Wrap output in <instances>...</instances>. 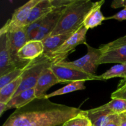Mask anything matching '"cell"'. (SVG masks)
<instances>
[{
    "label": "cell",
    "mask_w": 126,
    "mask_h": 126,
    "mask_svg": "<svg viewBox=\"0 0 126 126\" xmlns=\"http://www.w3.org/2000/svg\"><path fill=\"white\" fill-rule=\"evenodd\" d=\"M73 33L68 34L49 35L42 40L44 46V54L49 55L57 50L71 35Z\"/></svg>",
    "instance_id": "obj_17"
},
{
    "label": "cell",
    "mask_w": 126,
    "mask_h": 126,
    "mask_svg": "<svg viewBox=\"0 0 126 126\" xmlns=\"http://www.w3.org/2000/svg\"><path fill=\"white\" fill-rule=\"evenodd\" d=\"M120 116L119 114H113L111 118L105 126H119Z\"/></svg>",
    "instance_id": "obj_28"
},
{
    "label": "cell",
    "mask_w": 126,
    "mask_h": 126,
    "mask_svg": "<svg viewBox=\"0 0 126 126\" xmlns=\"http://www.w3.org/2000/svg\"><path fill=\"white\" fill-rule=\"evenodd\" d=\"M62 83L50 68H47L43 71L38 79L36 85L34 87L36 97L39 98L45 96L46 92L54 85Z\"/></svg>",
    "instance_id": "obj_10"
},
{
    "label": "cell",
    "mask_w": 126,
    "mask_h": 126,
    "mask_svg": "<svg viewBox=\"0 0 126 126\" xmlns=\"http://www.w3.org/2000/svg\"><path fill=\"white\" fill-rule=\"evenodd\" d=\"M50 69L55 73L57 77L62 82H73L78 81H101L100 76L95 75L87 74L82 71L71 68L65 67L58 65L57 64H53L50 66Z\"/></svg>",
    "instance_id": "obj_8"
},
{
    "label": "cell",
    "mask_w": 126,
    "mask_h": 126,
    "mask_svg": "<svg viewBox=\"0 0 126 126\" xmlns=\"http://www.w3.org/2000/svg\"><path fill=\"white\" fill-rule=\"evenodd\" d=\"M100 77L102 80H108L117 77L126 79V63L114 65L100 75Z\"/></svg>",
    "instance_id": "obj_21"
},
{
    "label": "cell",
    "mask_w": 126,
    "mask_h": 126,
    "mask_svg": "<svg viewBox=\"0 0 126 126\" xmlns=\"http://www.w3.org/2000/svg\"><path fill=\"white\" fill-rule=\"evenodd\" d=\"M44 54L42 41L30 40L27 42L17 53V56L23 62L35 60Z\"/></svg>",
    "instance_id": "obj_11"
},
{
    "label": "cell",
    "mask_w": 126,
    "mask_h": 126,
    "mask_svg": "<svg viewBox=\"0 0 126 126\" xmlns=\"http://www.w3.org/2000/svg\"><path fill=\"white\" fill-rule=\"evenodd\" d=\"M85 81H73V82H69L68 84L64 86L63 87L52 93L46 94L45 95L46 98H50V97H54L57 95H61L71 93V92H75L76 91H81L86 89V86H84Z\"/></svg>",
    "instance_id": "obj_20"
},
{
    "label": "cell",
    "mask_w": 126,
    "mask_h": 126,
    "mask_svg": "<svg viewBox=\"0 0 126 126\" xmlns=\"http://www.w3.org/2000/svg\"><path fill=\"white\" fill-rule=\"evenodd\" d=\"M55 6L54 0H40L32 10L25 27L32 24L51 12Z\"/></svg>",
    "instance_id": "obj_14"
},
{
    "label": "cell",
    "mask_w": 126,
    "mask_h": 126,
    "mask_svg": "<svg viewBox=\"0 0 126 126\" xmlns=\"http://www.w3.org/2000/svg\"><path fill=\"white\" fill-rule=\"evenodd\" d=\"M40 0H30L21 7H18L14 12L12 18L7 22L11 26L25 27L30 12L33 7Z\"/></svg>",
    "instance_id": "obj_12"
},
{
    "label": "cell",
    "mask_w": 126,
    "mask_h": 126,
    "mask_svg": "<svg viewBox=\"0 0 126 126\" xmlns=\"http://www.w3.org/2000/svg\"><path fill=\"white\" fill-rule=\"evenodd\" d=\"M92 126H93V125H92Z\"/></svg>",
    "instance_id": "obj_32"
},
{
    "label": "cell",
    "mask_w": 126,
    "mask_h": 126,
    "mask_svg": "<svg viewBox=\"0 0 126 126\" xmlns=\"http://www.w3.org/2000/svg\"><path fill=\"white\" fill-rule=\"evenodd\" d=\"M92 124L87 115V111L66 121L62 126H92Z\"/></svg>",
    "instance_id": "obj_24"
},
{
    "label": "cell",
    "mask_w": 126,
    "mask_h": 126,
    "mask_svg": "<svg viewBox=\"0 0 126 126\" xmlns=\"http://www.w3.org/2000/svg\"><path fill=\"white\" fill-rule=\"evenodd\" d=\"M96 4L91 0H73L64 10L50 35L73 33L83 25L89 12Z\"/></svg>",
    "instance_id": "obj_2"
},
{
    "label": "cell",
    "mask_w": 126,
    "mask_h": 126,
    "mask_svg": "<svg viewBox=\"0 0 126 126\" xmlns=\"http://www.w3.org/2000/svg\"><path fill=\"white\" fill-rule=\"evenodd\" d=\"M104 2V0L96 2L94 7L87 15L83 23V25L87 29L93 28L100 25L102 24V22L105 20L106 18L101 11V7Z\"/></svg>",
    "instance_id": "obj_16"
},
{
    "label": "cell",
    "mask_w": 126,
    "mask_h": 126,
    "mask_svg": "<svg viewBox=\"0 0 126 126\" xmlns=\"http://www.w3.org/2000/svg\"><path fill=\"white\" fill-rule=\"evenodd\" d=\"M115 114L105 106L87 110V115L94 126H105L112 116Z\"/></svg>",
    "instance_id": "obj_15"
},
{
    "label": "cell",
    "mask_w": 126,
    "mask_h": 126,
    "mask_svg": "<svg viewBox=\"0 0 126 126\" xmlns=\"http://www.w3.org/2000/svg\"><path fill=\"white\" fill-rule=\"evenodd\" d=\"M35 98H36V97L34 89L23 91L12 97L11 100L6 104L7 110L12 108L17 110L22 108L33 101Z\"/></svg>",
    "instance_id": "obj_18"
},
{
    "label": "cell",
    "mask_w": 126,
    "mask_h": 126,
    "mask_svg": "<svg viewBox=\"0 0 126 126\" xmlns=\"http://www.w3.org/2000/svg\"><path fill=\"white\" fill-rule=\"evenodd\" d=\"M22 81V76L13 82L0 89V102L7 104L14 97Z\"/></svg>",
    "instance_id": "obj_19"
},
{
    "label": "cell",
    "mask_w": 126,
    "mask_h": 126,
    "mask_svg": "<svg viewBox=\"0 0 126 126\" xmlns=\"http://www.w3.org/2000/svg\"><path fill=\"white\" fill-rule=\"evenodd\" d=\"M110 19H114L117 20L119 21H123L126 20V7L123 9L121 11L118 12L116 14L113 16H110L109 17H107L105 20H110Z\"/></svg>",
    "instance_id": "obj_27"
},
{
    "label": "cell",
    "mask_w": 126,
    "mask_h": 126,
    "mask_svg": "<svg viewBox=\"0 0 126 126\" xmlns=\"http://www.w3.org/2000/svg\"><path fill=\"white\" fill-rule=\"evenodd\" d=\"M104 105L115 114H121L126 113V100L125 99L113 98L110 102Z\"/></svg>",
    "instance_id": "obj_22"
},
{
    "label": "cell",
    "mask_w": 126,
    "mask_h": 126,
    "mask_svg": "<svg viewBox=\"0 0 126 126\" xmlns=\"http://www.w3.org/2000/svg\"><path fill=\"white\" fill-rule=\"evenodd\" d=\"M53 64H55L54 60L44 54L35 60L31 61L26 66L25 70L22 74L21 84L14 97L23 91L34 89L43 71L50 68Z\"/></svg>",
    "instance_id": "obj_4"
},
{
    "label": "cell",
    "mask_w": 126,
    "mask_h": 126,
    "mask_svg": "<svg viewBox=\"0 0 126 126\" xmlns=\"http://www.w3.org/2000/svg\"><path fill=\"white\" fill-rule=\"evenodd\" d=\"M126 45V35L123 37L118 38L113 41L110 42L105 45H102L100 47L102 52H104L105 50H109L111 49H114V48L118 47L123 46Z\"/></svg>",
    "instance_id": "obj_25"
},
{
    "label": "cell",
    "mask_w": 126,
    "mask_h": 126,
    "mask_svg": "<svg viewBox=\"0 0 126 126\" xmlns=\"http://www.w3.org/2000/svg\"><path fill=\"white\" fill-rule=\"evenodd\" d=\"M126 63V45L102 52L98 65L105 63Z\"/></svg>",
    "instance_id": "obj_13"
},
{
    "label": "cell",
    "mask_w": 126,
    "mask_h": 126,
    "mask_svg": "<svg viewBox=\"0 0 126 126\" xmlns=\"http://www.w3.org/2000/svg\"><path fill=\"white\" fill-rule=\"evenodd\" d=\"M7 110V108H6V104L3 103H1L0 102V116L2 115L3 114L4 112L5 111Z\"/></svg>",
    "instance_id": "obj_31"
},
{
    "label": "cell",
    "mask_w": 126,
    "mask_h": 126,
    "mask_svg": "<svg viewBox=\"0 0 126 126\" xmlns=\"http://www.w3.org/2000/svg\"><path fill=\"white\" fill-rule=\"evenodd\" d=\"M84 111L79 108L36 97L9 116L2 126H59Z\"/></svg>",
    "instance_id": "obj_1"
},
{
    "label": "cell",
    "mask_w": 126,
    "mask_h": 126,
    "mask_svg": "<svg viewBox=\"0 0 126 126\" xmlns=\"http://www.w3.org/2000/svg\"><path fill=\"white\" fill-rule=\"evenodd\" d=\"M88 29L82 25L76 32L55 51L48 55L54 61L55 63L65 60V59L75 50L76 46L80 44H87L86 42V34Z\"/></svg>",
    "instance_id": "obj_7"
},
{
    "label": "cell",
    "mask_w": 126,
    "mask_h": 126,
    "mask_svg": "<svg viewBox=\"0 0 126 126\" xmlns=\"http://www.w3.org/2000/svg\"><path fill=\"white\" fill-rule=\"evenodd\" d=\"M73 0H54L55 8L46 16L25 27L28 41H42L50 35L56 27L64 10Z\"/></svg>",
    "instance_id": "obj_3"
},
{
    "label": "cell",
    "mask_w": 126,
    "mask_h": 126,
    "mask_svg": "<svg viewBox=\"0 0 126 126\" xmlns=\"http://www.w3.org/2000/svg\"><path fill=\"white\" fill-rule=\"evenodd\" d=\"M26 66L23 68H17L6 75L0 76V89L2 88L6 85L13 82L17 78H18L20 76H22L25 70Z\"/></svg>",
    "instance_id": "obj_23"
},
{
    "label": "cell",
    "mask_w": 126,
    "mask_h": 126,
    "mask_svg": "<svg viewBox=\"0 0 126 126\" xmlns=\"http://www.w3.org/2000/svg\"><path fill=\"white\" fill-rule=\"evenodd\" d=\"M120 116V124L119 126H126V113L119 114Z\"/></svg>",
    "instance_id": "obj_30"
},
{
    "label": "cell",
    "mask_w": 126,
    "mask_h": 126,
    "mask_svg": "<svg viewBox=\"0 0 126 126\" xmlns=\"http://www.w3.org/2000/svg\"><path fill=\"white\" fill-rule=\"evenodd\" d=\"M111 7L114 9L122 7H126V0H115L112 2Z\"/></svg>",
    "instance_id": "obj_29"
},
{
    "label": "cell",
    "mask_w": 126,
    "mask_h": 126,
    "mask_svg": "<svg viewBox=\"0 0 126 126\" xmlns=\"http://www.w3.org/2000/svg\"><path fill=\"white\" fill-rule=\"evenodd\" d=\"M111 98H122L126 100V79L121 80L118 89L111 94Z\"/></svg>",
    "instance_id": "obj_26"
},
{
    "label": "cell",
    "mask_w": 126,
    "mask_h": 126,
    "mask_svg": "<svg viewBox=\"0 0 126 126\" xmlns=\"http://www.w3.org/2000/svg\"><path fill=\"white\" fill-rule=\"evenodd\" d=\"M87 52L84 56L72 62L64 61L57 63V65L65 67L71 68L86 73L95 75L98 66V61L102 55L101 49L94 48L89 44H86Z\"/></svg>",
    "instance_id": "obj_6"
},
{
    "label": "cell",
    "mask_w": 126,
    "mask_h": 126,
    "mask_svg": "<svg viewBox=\"0 0 126 126\" xmlns=\"http://www.w3.org/2000/svg\"></svg>",
    "instance_id": "obj_33"
},
{
    "label": "cell",
    "mask_w": 126,
    "mask_h": 126,
    "mask_svg": "<svg viewBox=\"0 0 126 126\" xmlns=\"http://www.w3.org/2000/svg\"><path fill=\"white\" fill-rule=\"evenodd\" d=\"M7 33L10 49L12 58L18 68H23L30 62H23L17 56L20 49L28 41L25 27H17L10 25L6 22L1 28L0 33Z\"/></svg>",
    "instance_id": "obj_5"
},
{
    "label": "cell",
    "mask_w": 126,
    "mask_h": 126,
    "mask_svg": "<svg viewBox=\"0 0 126 126\" xmlns=\"http://www.w3.org/2000/svg\"><path fill=\"white\" fill-rule=\"evenodd\" d=\"M18 68L11 54L7 33H0V76Z\"/></svg>",
    "instance_id": "obj_9"
}]
</instances>
